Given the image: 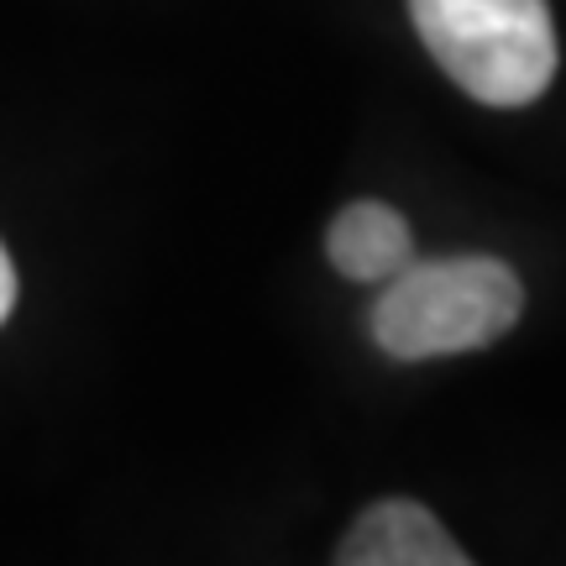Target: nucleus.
<instances>
[{
    "instance_id": "1",
    "label": "nucleus",
    "mask_w": 566,
    "mask_h": 566,
    "mask_svg": "<svg viewBox=\"0 0 566 566\" xmlns=\"http://www.w3.org/2000/svg\"><path fill=\"white\" fill-rule=\"evenodd\" d=\"M525 289L499 258H430L405 263L373 304V342L399 363L462 357L514 331Z\"/></svg>"
},
{
    "instance_id": "2",
    "label": "nucleus",
    "mask_w": 566,
    "mask_h": 566,
    "mask_svg": "<svg viewBox=\"0 0 566 566\" xmlns=\"http://www.w3.org/2000/svg\"><path fill=\"white\" fill-rule=\"evenodd\" d=\"M415 32L483 105L514 111L541 101L556 80V27L546 0H409Z\"/></svg>"
},
{
    "instance_id": "3",
    "label": "nucleus",
    "mask_w": 566,
    "mask_h": 566,
    "mask_svg": "<svg viewBox=\"0 0 566 566\" xmlns=\"http://www.w3.org/2000/svg\"><path fill=\"white\" fill-rule=\"evenodd\" d=\"M336 566H478L415 499H384L346 530Z\"/></svg>"
},
{
    "instance_id": "4",
    "label": "nucleus",
    "mask_w": 566,
    "mask_h": 566,
    "mask_svg": "<svg viewBox=\"0 0 566 566\" xmlns=\"http://www.w3.org/2000/svg\"><path fill=\"white\" fill-rule=\"evenodd\" d=\"M325 252L336 273L352 283H388L405 263H415L409 221L384 200H357L325 231Z\"/></svg>"
},
{
    "instance_id": "5",
    "label": "nucleus",
    "mask_w": 566,
    "mask_h": 566,
    "mask_svg": "<svg viewBox=\"0 0 566 566\" xmlns=\"http://www.w3.org/2000/svg\"><path fill=\"white\" fill-rule=\"evenodd\" d=\"M11 304H17V268L6 258V247H0V325L11 315Z\"/></svg>"
}]
</instances>
